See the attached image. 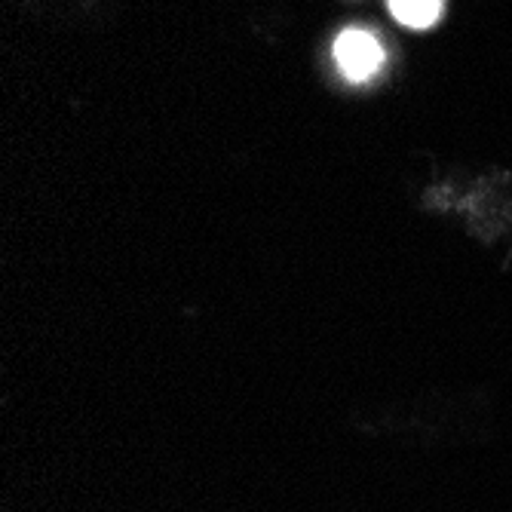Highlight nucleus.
Segmentation results:
<instances>
[{"instance_id": "nucleus-1", "label": "nucleus", "mask_w": 512, "mask_h": 512, "mask_svg": "<svg viewBox=\"0 0 512 512\" xmlns=\"http://www.w3.org/2000/svg\"><path fill=\"white\" fill-rule=\"evenodd\" d=\"M335 59L347 80L365 83L384 65V50L368 31H344L335 43Z\"/></svg>"}, {"instance_id": "nucleus-2", "label": "nucleus", "mask_w": 512, "mask_h": 512, "mask_svg": "<svg viewBox=\"0 0 512 512\" xmlns=\"http://www.w3.org/2000/svg\"><path fill=\"white\" fill-rule=\"evenodd\" d=\"M390 10L408 28H430L442 16V0H390Z\"/></svg>"}]
</instances>
